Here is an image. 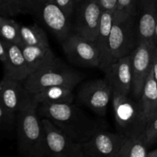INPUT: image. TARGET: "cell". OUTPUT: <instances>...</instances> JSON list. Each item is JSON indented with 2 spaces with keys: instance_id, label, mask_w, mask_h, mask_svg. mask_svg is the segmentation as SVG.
I'll use <instances>...</instances> for the list:
<instances>
[{
  "instance_id": "cell-1",
  "label": "cell",
  "mask_w": 157,
  "mask_h": 157,
  "mask_svg": "<svg viewBox=\"0 0 157 157\" xmlns=\"http://www.w3.org/2000/svg\"><path fill=\"white\" fill-rule=\"evenodd\" d=\"M39 117L50 120L58 128L80 144L105 130V124L72 104H39Z\"/></svg>"
},
{
  "instance_id": "cell-2",
  "label": "cell",
  "mask_w": 157,
  "mask_h": 157,
  "mask_svg": "<svg viewBox=\"0 0 157 157\" xmlns=\"http://www.w3.org/2000/svg\"><path fill=\"white\" fill-rule=\"evenodd\" d=\"M38 107V104L33 98L17 113L15 126L20 157H49L45 130Z\"/></svg>"
},
{
  "instance_id": "cell-3",
  "label": "cell",
  "mask_w": 157,
  "mask_h": 157,
  "mask_svg": "<svg viewBox=\"0 0 157 157\" xmlns=\"http://www.w3.org/2000/svg\"><path fill=\"white\" fill-rule=\"evenodd\" d=\"M112 105L119 133L128 138L144 134L147 121L139 101L113 90Z\"/></svg>"
},
{
  "instance_id": "cell-4",
  "label": "cell",
  "mask_w": 157,
  "mask_h": 157,
  "mask_svg": "<svg viewBox=\"0 0 157 157\" xmlns=\"http://www.w3.org/2000/svg\"><path fill=\"white\" fill-rule=\"evenodd\" d=\"M82 75L69 68L60 60L40 70L35 71L22 81L25 87L32 94L54 86H63L75 89L81 82Z\"/></svg>"
},
{
  "instance_id": "cell-5",
  "label": "cell",
  "mask_w": 157,
  "mask_h": 157,
  "mask_svg": "<svg viewBox=\"0 0 157 157\" xmlns=\"http://www.w3.org/2000/svg\"><path fill=\"white\" fill-rule=\"evenodd\" d=\"M139 44L136 17L130 16L125 18L113 17L109 43V63L131 55Z\"/></svg>"
},
{
  "instance_id": "cell-6",
  "label": "cell",
  "mask_w": 157,
  "mask_h": 157,
  "mask_svg": "<svg viewBox=\"0 0 157 157\" xmlns=\"http://www.w3.org/2000/svg\"><path fill=\"white\" fill-rule=\"evenodd\" d=\"M28 14L39 18L61 42L71 34L70 18L55 0H24Z\"/></svg>"
},
{
  "instance_id": "cell-7",
  "label": "cell",
  "mask_w": 157,
  "mask_h": 157,
  "mask_svg": "<svg viewBox=\"0 0 157 157\" xmlns=\"http://www.w3.org/2000/svg\"><path fill=\"white\" fill-rule=\"evenodd\" d=\"M61 44L66 57L74 64L87 67L101 66V53L95 41L74 32L71 33Z\"/></svg>"
},
{
  "instance_id": "cell-8",
  "label": "cell",
  "mask_w": 157,
  "mask_h": 157,
  "mask_svg": "<svg viewBox=\"0 0 157 157\" xmlns=\"http://www.w3.org/2000/svg\"><path fill=\"white\" fill-rule=\"evenodd\" d=\"M154 42H141L132 53V94L139 101L142 95L145 82L153 70L155 58Z\"/></svg>"
},
{
  "instance_id": "cell-9",
  "label": "cell",
  "mask_w": 157,
  "mask_h": 157,
  "mask_svg": "<svg viewBox=\"0 0 157 157\" xmlns=\"http://www.w3.org/2000/svg\"><path fill=\"white\" fill-rule=\"evenodd\" d=\"M113 98V88L106 78L89 81L78 90V99L99 116H104Z\"/></svg>"
},
{
  "instance_id": "cell-10",
  "label": "cell",
  "mask_w": 157,
  "mask_h": 157,
  "mask_svg": "<svg viewBox=\"0 0 157 157\" xmlns=\"http://www.w3.org/2000/svg\"><path fill=\"white\" fill-rule=\"evenodd\" d=\"M48 147L49 157H85L82 144L77 142L48 118H41Z\"/></svg>"
},
{
  "instance_id": "cell-11",
  "label": "cell",
  "mask_w": 157,
  "mask_h": 157,
  "mask_svg": "<svg viewBox=\"0 0 157 157\" xmlns=\"http://www.w3.org/2000/svg\"><path fill=\"white\" fill-rule=\"evenodd\" d=\"M128 137L122 133L102 130L82 144L85 157H120Z\"/></svg>"
},
{
  "instance_id": "cell-12",
  "label": "cell",
  "mask_w": 157,
  "mask_h": 157,
  "mask_svg": "<svg viewBox=\"0 0 157 157\" xmlns=\"http://www.w3.org/2000/svg\"><path fill=\"white\" fill-rule=\"evenodd\" d=\"M79 4L75 32L90 41H95L103 12L99 0H84Z\"/></svg>"
},
{
  "instance_id": "cell-13",
  "label": "cell",
  "mask_w": 157,
  "mask_h": 157,
  "mask_svg": "<svg viewBox=\"0 0 157 157\" xmlns=\"http://www.w3.org/2000/svg\"><path fill=\"white\" fill-rule=\"evenodd\" d=\"M113 91L129 95L132 90V54L111 61L101 69Z\"/></svg>"
},
{
  "instance_id": "cell-14",
  "label": "cell",
  "mask_w": 157,
  "mask_h": 157,
  "mask_svg": "<svg viewBox=\"0 0 157 157\" xmlns=\"http://www.w3.org/2000/svg\"><path fill=\"white\" fill-rule=\"evenodd\" d=\"M33 100V94L25 87L22 81L4 75L0 84V104L18 112Z\"/></svg>"
},
{
  "instance_id": "cell-15",
  "label": "cell",
  "mask_w": 157,
  "mask_h": 157,
  "mask_svg": "<svg viewBox=\"0 0 157 157\" xmlns=\"http://www.w3.org/2000/svg\"><path fill=\"white\" fill-rule=\"evenodd\" d=\"M156 15L157 0H138L136 17L140 43H156L154 30Z\"/></svg>"
},
{
  "instance_id": "cell-16",
  "label": "cell",
  "mask_w": 157,
  "mask_h": 157,
  "mask_svg": "<svg viewBox=\"0 0 157 157\" xmlns=\"http://www.w3.org/2000/svg\"><path fill=\"white\" fill-rule=\"evenodd\" d=\"M21 51L26 60L31 74L57 62L56 58L50 46H29L23 44Z\"/></svg>"
},
{
  "instance_id": "cell-17",
  "label": "cell",
  "mask_w": 157,
  "mask_h": 157,
  "mask_svg": "<svg viewBox=\"0 0 157 157\" xmlns=\"http://www.w3.org/2000/svg\"><path fill=\"white\" fill-rule=\"evenodd\" d=\"M3 67L4 75L19 81H24L31 74L21 47L13 43H9V58Z\"/></svg>"
},
{
  "instance_id": "cell-18",
  "label": "cell",
  "mask_w": 157,
  "mask_h": 157,
  "mask_svg": "<svg viewBox=\"0 0 157 157\" xmlns=\"http://www.w3.org/2000/svg\"><path fill=\"white\" fill-rule=\"evenodd\" d=\"M114 13L110 11L103 10L101 24L98 29V35L95 40L97 46L100 51L101 63L100 68L103 69L109 63V43L113 22Z\"/></svg>"
},
{
  "instance_id": "cell-19",
  "label": "cell",
  "mask_w": 157,
  "mask_h": 157,
  "mask_svg": "<svg viewBox=\"0 0 157 157\" xmlns=\"http://www.w3.org/2000/svg\"><path fill=\"white\" fill-rule=\"evenodd\" d=\"M74 89L63 86H54L33 94V98L39 104H72Z\"/></svg>"
},
{
  "instance_id": "cell-20",
  "label": "cell",
  "mask_w": 157,
  "mask_h": 157,
  "mask_svg": "<svg viewBox=\"0 0 157 157\" xmlns=\"http://www.w3.org/2000/svg\"><path fill=\"white\" fill-rule=\"evenodd\" d=\"M139 101L148 124L157 114V84L153 70L146 81Z\"/></svg>"
},
{
  "instance_id": "cell-21",
  "label": "cell",
  "mask_w": 157,
  "mask_h": 157,
  "mask_svg": "<svg viewBox=\"0 0 157 157\" xmlns=\"http://www.w3.org/2000/svg\"><path fill=\"white\" fill-rule=\"evenodd\" d=\"M21 37L23 44L29 46H50L44 31L38 25H21Z\"/></svg>"
},
{
  "instance_id": "cell-22",
  "label": "cell",
  "mask_w": 157,
  "mask_h": 157,
  "mask_svg": "<svg viewBox=\"0 0 157 157\" xmlns=\"http://www.w3.org/2000/svg\"><path fill=\"white\" fill-rule=\"evenodd\" d=\"M0 32L1 38L9 43L22 46L21 37V25L12 18L0 16Z\"/></svg>"
},
{
  "instance_id": "cell-23",
  "label": "cell",
  "mask_w": 157,
  "mask_h": 157,
  "mask_svg": "<svg viewBox=\"0 0 157 157\" xmlns=\"http://www.w3.org/2000/svg\"><path fill=\"white\" fill-rule=\"evenodd\" d=\"M148 148L144 135L128 138L123 147L120 157H148Z\"/></svg>"
},
{
  "instance_id": "cell-24",
  "label": "cell",
  "mask_w": 157,
  "mask_h": 157,
  "mask_svg": "<svg viewBox=\"0 0 157 157\" xmlns=\"http://www.w3.org/2000/svg\"><path fill=\"white\" fill-rule=\"evenodd\" d=\"M24 0H0V16L12 18L19 14H27Z\"/></svg>"
},
{
  "instance_id": "cell-25",
  "label": "cell",
  "mask_w": 157,
  "mask_h": 157,
  "mask_svg": "<svg viewBox=\"0 0 157 157\" xmlns=\"http://www.w3.org/2000/svg\"><path fill=\"white\" fill-rule=\"evenodd\" d=\"M137 2L138 0H118L114 18H125L130 16H136Z\"/></svg>"
},
{
  "instance_id": "cell-26",
  "label": "cell",
  "mask_w": 157,
  "mask_h": 157,
  "mask_svg": "<svg viewBox=\"0 0 157 157\" xmlns=\"http://www.w3.org/2000/svg\"><path fill=\"white\" fill-rule=\"evenodd\" d=\"M17 113L0 104V127L2 130H11L16 125Z\"/></svg>"
},
{
  "instance_id": "cell-27",
  "label": "cell",
  "mask_w": 157,
  "mask_h": 157,
  "mask_svg": "<svg viewBox=\"0 0 157 157\" xmlns=\"http://www.w3.org/2000/svg\"><path fill=\"white\" fill-rule=\"evenodd\" d=\"M144 136L148 147L157 143V114L147 124Z\"/></svg>"
},
{
  "instance_id": "cell-28",
  "label": "cell",
  "mask_w": 157,
  "mask_h": 157,
  "mask_svg": "<svg viewBox=\"0 0 157 157\" xmlns=\"http://www.w3.org/2000/svg\"><path fill=\"white\" fill-rule=\"evenodd\" d=\"M58 6L62 9L64 13L70 18L75 9L76 0H55Z\"/></svg>"
},
{
  "instance_id": "cell-29",
  "label": "cell",
  "mask_w": 157,
  "mask_h": 157,
  "mask_svg": "<svg viewBox=\"0 0 157 157\" xmlns=\"http://www.w3.org/2000/svg\"><path fill=\"white\" fill-rule=\"evenodd\" d=\"M103 10L110 11L114 13L117 9L118 0H99Z\"/></svg>"
},
{
  "instance_id": "cell-30",
  "label": "cell",
  "mask_w": 157,
  "mask_h": 157,
  "mask_svg": "<svg viewBox=\"0 0 157 157\" xmlns=\"http://www.w3.org/2000/svg\"><path fill=\"white\" fill-rule=\"evenodd\" d=\"M153 75H154V78L156 80V82L157 84V58L155 55L154 61H153Z\"/></svg>"
},
{
  "instance_id": "cell-31",
  "label": "cell",
  "mask_w": 157,
  "mask_h": 157,
  "mask_svg": "<svg viewBox=\"0 0 157 157\" xmlns=\"http://www.w3.org/2000/svg\"><path fill=\"white\" fill-rule=\"evenodd\" d=\"M154 40L156 44H157V15L156 20V25H155V30H154Z\"/></svg>"
},
{
  "instance_id": "cell-32",
  "label": "cell",
  "mask_w": 157,
  "mask_h": 157,
  "mask_svg": "<svg viewBox=\"0 0 157 157\" xmlns=\"http://www.w3.org/2000/svg\"><path fill=\"white\" fill-rule=\"evenodd\" d=\"M148 157H157V149L151 152H149Z\"/></svg>"
},
{
  "instance_id": "cell-33",
  "label": "cell",
  "mask_w": 157,
  "mask_h": 157,
  "mask_svg": "<svg viewBox=\"0 0 157 157\" xmlns=\"http://www.w3.org/2000/svg\"><path fill=\"white\" fill-rule=\"evenodd\" d=\"M84 0H76V3L77 4H79L80 2H83Z\"/></svg>"
},
{
  "instance_id": "cell-34",
  "label": "cell",
  "mask_w": 157,
  "mask_h": 157,
  "mask_svg": "<svg viewBox=\"0 0 157 157\" xmlns=\"http://www.w3.org/2000/svg\"><path fill=\"white\" fill-rule=\"evenodd\" d=\"M155 55H156L157 58V46L156 47V48H155Z\"/></svg>"
}]
</instances>
